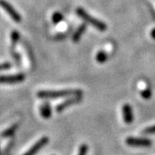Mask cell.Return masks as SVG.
Here are the masks:
<instances>
[{"label": "cell", "instance_id": "5bb4252c", "mask_svg": "<svg viewBox=\"0 0 155 155\" xmlns=\"http://www.w3.org/2000/svg\"><path fill=\"white\" fill-rule=\"evenodd\" d=\"M62 19H63V16H62V14L60 13V12H55L52 16V21H53L54 23H55V24L56 23H59Z\"/></svg>", "mask_w": 155, "mask_h": 155}, {"label": "cell", "instance_id": "7c38bea8", "mask_svg": "<svg viewBox=\"0 0 155 155\" xmlns=\"http://www.w3.org/2000/svg\"><path fill=\"white\" fill-rule=\"evenodd\" d=\"M107 58H108V55L104 51H99L96 55V60L98 63H104L107 61Z\"/></svg>", "mask_w": 155, "mask_h": 155}, {"label": "cell", "instance_id": "8992f818", "mask_svg": "<svg viewBox=\"0 0 155 155\" xmlns=\"http://www.w3.org/2000/svg\"><path fill=\"white\" fill-rule=\"evenodd\" d=\"M48 141H49V139L48 138L47 136H44V137H41V138L38 140L35 144L29 148V149L26 152V153H24V154L23 155H35L37 153H38L39 151H41V149L42 148V147H44L48 143Z\"/></svg>", "mask_w": 155, "mask_h": 155}, {"label": "cell", "instance_id": "30bf717a", "mask_svg": "<svg viewBox=\"0 0 155 155\" xmlns=\"http://www.w3.org/2000/svg\"><path fill=\"white\" fill-rule=\"evenodd\" d=\"M85 29H86V25H85V23L81 24V25L77 28V30L74 32V34L72 35V41H74V42H78V41L80 40V38H81L82 35L84 33Z\"/></svg>", "mask_w": 155, "mask_h": 155}, {"label": "cell", "instance_id": "ba28073f", "mask_svg": "<svg viewBox=\"0 0 155 155\" xmlns=\"http://www.w3.org/2000/svg\"><path fill=\"white\" fill-rule=\"evenodd\" d=\"M122 117L126 124H131L134 121V115L132 108L129 104H124L122 106Z\"/></svg>", "mask_w": 155, "mask_h": 155}, {"label": "cell", "instance_id": "52a82bcc", "mask_svg": "<svg viewBox=\"0 0 155 155\" xmlns=\"http://www.w3.org/2000/svg\"><path fill=\"white\" fill-rule=\"evenodd\" d=\"M81 100H82V96H73L71 98L62 102L61 104L56 106V111L57 112H62L64 110H66L67 108H68L69 106L76 104L78 103H79Z\"/></svg>", "mask_w": 155, "mask_h": 155}, {"label": "cell", "instance_id": "e0dca14e", "mask_svg": "<svg viewBox=\"0 0 155 155\" xmlns=\"http://www.w3.org/2000/svg\"><path fill=\"white\" fill-rule=\"evenodd\" d=\"M142 133L144 134H155V125L146 127L145 129H143Z\"/></svg>", "mask_w": 155, "mask_h": 155}, {"label": "cell", "instance_id": "9c48e42d", "mask_svg": "<svg viewBox=\"0 0 155 155\" xmlns=\"http://www.w3.org/2000/svg\"><path fill=\"white\" fill-rule=\"evenodd\" d=\"M40 112H41V116H42L45 119H48L52 116V109L50 107L48 103H44L42 104L41 108H40Z\"/></svg>", "mask_w": 155, "mask_h": 155}, {"label": "cell", "instance_id": "4fadbf2b", "mask_svg": "<svg viewBox=\"0 0 155 155\" xmlns=\"http://www.w3.org/2000/svg\"><path fill=\"white\" fill-rule=\"evenodd\" d=\"M20 38V34L17 32V30H13L11 34V45L12 47H15L16 44L18 42Z\"/></svg>", "mask_w": 155, "mask_h": 155}, {"label": "cell", "instance_id": "ac0fdd59", "mask_svg": "<svg viewBox=\"0 0 155 155\" xmlns=\"http://www.w3.org/2000/svg\"><path fill=\"white\" fill-rule=\"evenodd\" d=\"M11 68V64L9 62H4V63H0V71H4V70H8Z\"/></svg>", "mask_w": 155, "mask_h": 155}, {"label": "cell", "instance_id": "8fae6325", "mask_svg": "<svg viewBox=\"0 0 155 155\" xmlns=\"http://www.w3.org/2000/svg\"><path fill=\"white\" fill-rule=\"evenodd\" d=\"M17 128H18V124H14V125H12V126H11L10 127H8L7 129H5V130L2 133L1 136L4 137V138L11 137V135H13L14 134L16 133Z\"/></svg>", "mask_w": 155, "mask_h": 155}, {"label": "cell", "instance_id": "3957f363", "mask_svg": "<svg viewBox=\"0 0 155 155\" xmlns=\"http://www.w3.org/2000/svg\"><path fill=\"white\" fill-rule=\"evenodd\" d=\"M0 6L7 12V14L13 19V21H15L16 22H20L22 21L21 15L6 0H0Z\"/></svg>", "mask_w": 155, "mask_h": 155}, {"label": "cell", "instance_id": "5b68a950", "mask_svg": "<svg viewBox=\"0 0 155 155\" xmlns=\"http://www.w3.org/2000/svg\"><path fill=\"white\" fill-rule=\"evenodd\" d=\"M25 79L23 73H17L13 75H0V84L21 83Z\"/></svg>", "mask_w": 155, "mask_h": 155}, {"label": "cell", "instance_id": "d6986e66", "mask_svg": "<svg viewBox=\"0 0 155 155\" xmlns=\"http://www.w3.org/2000/svg\"><path fill=\"white\" fill-rule=\"evenodd\" d=\"M151 36L153 37V39H155V28H153L151 32Z\"/></svg>", "mask_w": 155, "mask_h": 155}, {"label": "cell", "instance_id": "9a60e30c", "mask_svg": "<svg viewBox=\"0 0 155 155\" xmlns=\"http://www.w3.org/2000/svg\"><path fill=\"white\" fill-rule=\"evenodd\" d=\"M88 153V146L86 144H82L79 147L78 155H87Z\"/></svg>", "mask_w": 155, "mask_h": 155}, {"label": "cell", "instance_id": "6da1fadb", "mask_svg": "<svg viewBox=\"0 0 155 155\" xmlns=\"http://www.w3.org/2000/svg\"><path fill=\"white\" fill-rule=\"evenodd\" d=\"M82 91L78 89H67L60 91H40L37 92V97L42 99L59 98L63 97L82 96Z\"/></svg>", "mask_w": 155, "mask_h": 155}, {"label": "cell", "instance_id": "277c9868", "mask_svg": "<svg viewBox=\"0 0 155 155\" xmlns=\"http://www.w3.org/2000/svg\"><path fill=\"white\" fill-rule=\"evenodd\" d=\"M126 144L135 147H148L152 146V140L147 138L128 137L126 139Z\"/></svg>", "mask_w": 155, "mask_h": 155}, {"label": "cell", "instance_id": "2e32d148", "mask_svg": "<svg viewBox=\"0 0 155 155\" xmlns=\"http://www.w3.org/2000/svg\"><path fill=\"white\" fill-rule=\"evenodd\" d=\"M140 95H141V97H142L144 99H149L150 97H151V96H152V92H151L150 89H146V90L141 91Z\"/></svg>", "mask_w": 155, "mask_h": 155}, {"label": "cell", "instance_id": "7a4b0ae2", "mask_svg": "<svg viewBox=\"0 0 155 155\" xmlns=\"http://www.w3.org/2000/svg\"><path fill=\"white\" fill-rule=\"evenodd\" d=\"M76 12H77L78 16L79 17H81L84 22H87L89 24H91V25H92L97 29H98L100 31H104V30H106L107 25H106L104 22H103L102 21L98 20V19H96L93 17H91L84 9H82V8H78L77 10H76Z\"/></svg>", "mask_w": 155, "mask_h": 155}]
</instances>
